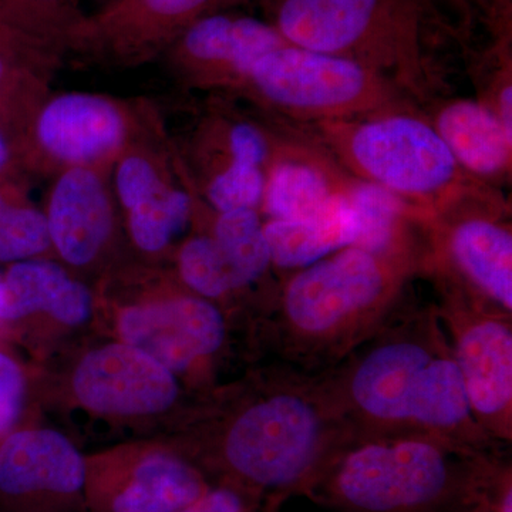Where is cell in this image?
Wrapping results in <instances>:
<instances>
[{
	"mask_svg": "<svg viewBox=\"0 0 512 512\" xmlns=\"http://www.w3.org/2000/svg\"><path fill=\"white\" fill-rule=\"evenodd\" d=\"M237 0H116L86 13L67 55L131 67L163 56L192 23Z\"/></svg>",
	"mask_w": 512,
	"mask_h": 512,
	"instance_id": "obj_11",
	"label": "cell"
},
{
	"mask_svg": "<svg viewBox=\"0 0 512 512\" xmlns=\"http://www.w3.org/2000/svg\"><path fill=\"white\" fill-rule=\"evenodd\" d=\"M157 128L146 104L90 92L47 94L26 126L32 163L50 177L70 168L110 173L128 147Z\"/></svg>",
	"mask_w": 512,
	"mask_h": 512,
	"instance_id": "obj_9",
	"label": "cell"
},
{
	"mask_svg": "<svg viewBox=\"0 0 512 512\" xmlns=\"http://www.w3.org/2000/svg\"><path fill=\"white\" fill-rule=\"evenodd\" d=\"M414 221L423 247L421 274L512 313L511 205L500 190L480 188Z\"/></svg>",
	"mask_w": 512,
	"mask_h": 512,
	"instance_id": "obj_8",
	"label": "cell"
},
{
	"mask_svg": "<svg viewBox=\"0 0 512 512\" xmlns=\"http://www.w3.org/2000/svg\"><path fill=\"white\" fill-rule=\"evenodd\" d=\"M183 183H175L126 212L128 234L134 245L147 254H158L173 244L194 217L195 192L183 170Z\"/></svg>",
	"mask_w": 512,
	"mask_h": 512,
	"instance_id": "obj_22",
	"label": "cell"
},
{
	"mask_svg": "<svg viewBox=\"0 0 512 512\" xmlns=\"http://www.w3.org/2000/svg\"><path fill=\"white\" fill-rule=\"evenodd\" d=\"M447 330L471 413L493 443L512 439V313L439 285Z\"/></svg>",
	"mask_w": 512,
	"mask_h": 512,
	"instance_id": "obj_10",
	"label": "cell"
},
{
	"mask_svg": "<svg viewBox=\"0 0 512 512\" xmlns=\"http://www.w3.org/2000/svg\"><path fill=\"white\" fill-rule=\"evenodd\" d=\"M208 488L197 467L168 453L87 468L86 494L100 512H178Z\"/></svg>",
	"mask_w": 512,
	"mask_h": 512,
	"instance_id": "obj_17",
	"label": "cell"
},
{
	"mask_svg": "<svg viewBox=\"0 0 512 512\" xmlns=\"http://www.w3.org/2000/svg\"><path fill=\"white\" fill-rule=\"evenodd\" d=\"M356 437L427 434L487 450L436 308L397 311L320 372Z\"/></svg>",
	"mask_w": 512,
	"mask_h": 512,
	"instance_id": "obj_1",
	"label": "cell"
},
{
	"mask_svg": "<svg viewBox=\"0 0 512 512\" xmlns=\"http://www.w3.org/2000/svg\"><path fill=\"white\" fill-rule=\"evenodd\" d=\"M271 121L274 138L259 208L262 218L306 217L348 195L356 178L322 144L298 124L275 117Z\"/></svg>",
	"mask_w": 512,
	"mask_h": 512,
	"instance_id": "obj_14",
	"label": "cell"
},
{
	"mask_svg": "<svg viewBox=\"0 0 512 512\" xmlns=\"http://www.w3.org/2000/svg\"><path fill=\"white\" fill-rule=\"evenodd\" d=\"M237 94L275 119L298 126L414 103L396 84L363 64L289 43L262 56Z\"/></svg>",
	"mask_w": 512,
	"mask_h": 512,
	"instance_id": "obj_7",
	"label": "cell"
},
{
	"mask_svg": "<svg viewBox=\"0 0 512 512\" xmlns=\"http://www.w3.org/2000/svg\"><path fill=\"white\" fill-rule=\"evenodd\" d=\"M12 157V146H10L8 137L0 130V175L5 173L6 168L10 165V161H12Z\"/></svg>",
	"mask_w": 512,
	"mask_h": 512,
	"instance_id": "obj_32",
	"label": "cell"
},
{
	"mask_svg": "<svg viewBox=\"0 0 512 512\" xmlns=\"http://www.w3.org/2000/svg\"><path fill=\"white\" fill-rule=\"evenodd\" d=\"M264 231L272 266L291 274L355 245L360 227L348 195H343L306 217L264 220Z\"/></svg>",
	"mask_w": 512,
	"mask_h": 512,
	"instance_id": "obj_20",
	"label": "cell"
},
{
	"mask_svg": "<svg viewBox=\"0 0 512 512\" xmlns=\"http://www.w3.org/2000/svg\"><path fill=\"white\" fill-rule=\"evenodd\" d=\"M178 272L187 288L208 301L242 289L208 234L195 235L184 242L178 252Z\"/></svg>",
	"mask_w": 512,
	"mask_h": 512,
	"instance_id": "obj_25",
	"label": "cell"
},
{
	"mask_svg": "<svg viewBox=\"0 0 512 512\" xmlns=\"http://www.w3.org/2000/svg\"><path fill=\"white\" fill-rule=\"evenodd\" d=\"M427 117L464 173L497 190L510 183L512 134L483 103L473 99L441 101Z\"/></svg>",
	"mask_w": 512,
	"mask_h": 512,
	"instance_id": "obj_19",
	"label": "cell"
},
{
	"mask_svg": "<svg viewBox=\"0 0 512 512\" xmlns=\"http://www.w3.org/2000/svg\"><path fill=\"white\" fill-rule=\"evenodd\" d=\"M116 205L106 171L70 168L53 175L45 214L57 255L77 268L93 264L113 235Z\"/></svg>",
	"mask_w": 512,
	"mask_h": 512,
	"instance_id": "obj_18",
	"label": "cell"
},
{
	"mask_svg": "<svg viewBox=\"0 0 512 512\" xmlns=\"http://www.w3.org/2000/svg\"><path fill=\"white\" fill-rule=\"evenodd\" d=\"M355 439L323 376L288 365L232 416L217 457L235 483L255 493H312Z\"/></svg>",
	"mask_w": 512,
	"mask_h": 512,
	"instance_id": "obj_3",
	"label": "cell"
},
{
	"mask_svg": "<svg viewBox=\"0 0 512 512\" xmlns=\"http://www.w3.org/2000/svg\"><path fill=\"white\" fill-rule=\"evenodd\" d=\"M421 264V241L393 251L350 245L288 274L276 319L288 365L320 373L342 362L392 315Z\"/></svg>",
	"mask_w": 512,
	"mask_h": 512,
	"instance_id": "obj_2",
	"label": "cell"
},
{
	"mask_svg": "<svg viewBox=\"0 0 512 512\" xmlns=\"http://www.w3.org/2000/svg\"><path fill=\"white\" fill-rule=\"evenodd\" d=\"M286 43L271 23L221 10L192 23L164 56L185 86L238 93L254 64Z\"/></svg>",
	"mask_w": 512,
	"mask_h": 512,
	"instance_id": "obj_12",
	"label": "cell"
},
{
	"mask_svg": "<svg viewBox=\"0 0 512 512\" xmlns=\"http://www.w3.org/2000/svg\"><path fill=\"white\" fill-rule=\"evenodd\" d=\"M26 379L15 357L0 349V441L12 433L22 414Z\"/></svg>",
	"mask_w": 512,
	"mask_h": 512,
	"instance_id": "obj_27",
	"label": "cell"
},
{
	"mask_svg": "<svg viewBox=\"0 0 512 512\" xmlns=\"http://www.w3.org/2000/svg\"><path fill=\"white\" fill-rule=\"evenodd\" d=\"M119 329L127 345L171 372H183L215 355L227 335L220 309L195 293L130 306L120 315Z\"/></svg>",
	"mask_w": 512,
	"mask_h": 512,
	"instance_id": "obj_15",
	"label": "cell"
},
{
	"mask_svg": "<svg viewBox=\"0 0 512 512\" xmlns=\"http://www.w3.org/2000/svg\"><path fill=\"white\" fill-rule=\"evenodd\" d=\"M301 127L350 175L396 195L414 218L436 214L488 187L464 173L427 114L414 103Z\"/></svg>",
	"mask_w": 512,
	"mask_h": 512,
	"instance_id": "obj_5",
	"label": "cell"
},
{
	"mask_svg": "<svg viewBox=\"0 0 512 512\" xmlns=\"http://www.w3.org/2000/svg\"><path fill=\"white\" fill-rule=\"evenodd\" d=\"M156 136L157 131L128 147L111 167V190L124 214L178 180L180 168L170 164Z\"/></svg>",
	"mask_w": 512,
	"mask_h": 512,
	"instance_id": "obj_23",
	"label": "cell"
},
{
	"mask_svg": "<svg viewBox=\"0 0 512 512\" xmlns=\"http://www.w3.org/2000/svg\"><path fill=\"white\" fill-rule=\"evenodd\" d=\"M116 2V0H104V5H107V3Z\"/></svg>",
	"mask_w": 512,
	"mask_h": 512,
	"instance_id": "obj_34",
	"label": "cell"
},
{
	"mask_svg": "<svg viewBox=\"0 0 512 512\" xmlns=\"http://www.w3.org/2000/svg\"><path fill=\"white\" fill-rule=\"evenodd\" d=\"M73 387L87 409L113 416L163 412L178 394L173 372L127 343L107 345L84 357Z\"/></svg>",
	"mask_w": 512,
	"mask_h": 512,
	"instance_id": "obj_16",
	"label": "cell"
},
{
	"mask_svg": "<svg viewBox=\"0 0 512 512\" xmlns=\"http://www.w3.org/2000/svg\"><path fill=\"white\" fill-rule=\"evenodd\" d=\"M484 456L427 434L356 437L312 493L352 512H429L477 487Z\"/></svg>",
	"mask_w": 512,
	"mask_h": 512,
	"instance_id": "obj_4",
	"label": "cell"
},
{
	"mask_svg": "<svg viewBox=\"0 0 512 512\" xmlns=\"http://www.w3.org/2000/svg\"><path fill=\"white\" fill-rule=\"evenodd\" d=\"M92 308L93 298L89 289L82 282L69 278L49 313L64 325L76 326L89 319Z\"/></svg>",
	"mask_w": 512,
	"mask_h": 512,
	"instance_id": "obj_28",
	"label": "cell"
},
{
	"mask_svg": "<svg viewBox=\"0 0 512 512\" xmlns=\"http://www.w3.org/2000/svg\"><path fill=\"white\" fill-rule=\"evenodd\" d=\"M18 73L16 66H13L12 62H10L9 53L0 46V93H2L3 87L8 82L9 76Z\"/></svg>",
	"mask_w": 512,
	"mask_h": 512,
	"instance_id": "obj_31",
	"label": "cell"
},
{
	"mask_svg": "<svg viewBox=\"0 0 512 512\" xmlns=\"http://www.w3.org/2000/svg\"><path fill=\"white\" fill-rule=\"evenodd\" d=\"M417 10L416 0H281L274 26L289 45L363 64L427 101L434 80Z\"/></svg>",
	"mask_w": 512,
	"mask_h": 512,
	"instance_id": "obj_6",
	"label": "cell"
},
{
	"mask_svg": "<svg viewBox=\"0 0 512 512\" xmlns=\"http://www.w3.org/2000/svg\"><path fill=\"white\" fill-rule=\"evenodd\" d=\"M212 212L215 215L208 235L214 239L218 251L239 286L244 289L264 278L272 262L261 212Z\"/></svg>",
	"mask_w": 512,
	"mask_h": 512,
	"instance_id": "obj_21",
	"label": "cell"
},
{
	"mask_svg": "<svg viewBox=\"0 0 512 512\" xmlns=\"http://www.w3.org/2000/svg\"><path fill=\"white\" fill-rule=\"evenodd\" d=\"M23 2L59 20L70 29V32H73L77 23L86 15L82 9V0H23Z\"/></svg>",
	"mask_w": 512,
	"mask_h": 512,
	"instance_id": "obj_30",
	"label": "cell"
},
{
	"mask_svg": "<svg viewBox=\"0 0 512 512\" xmlns=\"http://www.w3.org/2000/svg\"><path fill=\"white\" fill-rule=\"evenodd\" d=\"M52 248L45 211L23 202H13L0 218V262L36 259Z\"/></svg>",
	"mask_w": 512,
	"mask_h": 512,
	"instance_id": "obj_26",
	"label": "cell"
},
{
	"mask_svg": "<svg viewBox=\"0 0 512 512\" xmlns=\"http://www.w3.org/2000/svg\"><path fill=\"white\" fill-rule=\"evenodd\" d=\"M87 461L53 430L0 441V501L13 512H55L86 494Z\"/></svg>",
	"mask_w": 512,
	"mask_h": 512,
	"instance_id": "obj_13",
	"label": "cell"
},
{
	"mask_svg": "<svg viewBox=\"0 0 512 512\" xmlns=\"http://www.w3.org/2000/svg\"><path fill=\"white\" fill-rule=\"evenodd\" d=\"M69 278L62 266L43 259L10 265L0 278V322L49 313Z\"/></svg>",
	"mask_w": 512,
	"mask_h": 512,
	"instance_id": "obj_24",
	"label": "cell"
},
{
	"mask_svg": "<svg viewBox=\"0 0 512 512\" xmlns=\"http://www.w3.org/2000/svg\"><path fill=\"white\" fill-rule=\"evenodd\" d=\"M178 512H249V505L241 488L224 485L208 488L198 500Z\"/></svg>",
	"mask_w": 512,
	"mask_h": 512,
	"instance_id": "obj_29",
	"label": "cell"
},
{
	"mask_svg": "<svg viewBox=\"0 0 512 512\" xmlns=\"http://www.w3.org/2000/svg\"><path fill=\"white\" fill-rule=\"evenodd\" d=\"M15 200H12L10 198V195L5 190H2L0 188V218L3 217V214H5L6 210L10 207V205L13 204Z\"/></svg>",
	"mask_w": 512,
	"mask_h": 512,
	"instance_id": "obj_33",
	"label": "cell"
}]
</instances>
